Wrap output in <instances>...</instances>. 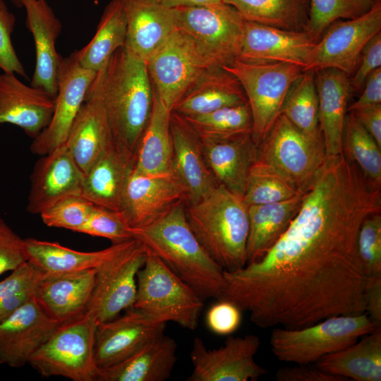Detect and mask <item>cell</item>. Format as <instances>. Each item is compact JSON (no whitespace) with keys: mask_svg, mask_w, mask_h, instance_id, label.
I'll list each match as a JSON object with an SVG mask.
<instances>
[{"mask_svg":"<svg viewBox=\"0 0 381 381\" xmlns=\"http://www.w3.org/2000/svg\"><path fill=\"white\" fill-rule=\"evenodd\" d=\"M89 87L102 102L114 141L134 152L152 107L153 87L146 64L120 48Z\"/></svg>","mask_w":381,"mask_h":381,"instance_id":"obj_1","label":"cell"},{"mask_svg":"<svg viewBox=\"0 0 381 381\" xmlns=\"http://www.w3.org/2000/svg\"><path fill=\"white\" fill-rule=\"evenodd\" d=\"M186 205L173 208L155 223L131 229L133 238L157 256L203 301L218 299L224 286V270L210 256L191 230Z\"/></svg>","mask_w":381,"mask_h":381,"instance_id":"obj_2","label":"cell"},{"mask_svg":"<svg viewBox=\"0 0 381 381\" xmlns=\"http://www.w3.org/2000/svg\"><path fill=\"white\" fill-rule=\"evenodd\" d=\"M188 224L210 256L224 270L247 264L248 206L222 185L200 202L186 205Z\"/></svg>","mask_w":381,"mask_h":381,"instance_id":"obj_3","label":"cell"},{"mask_svg":"<svg viewBox=\"0 0 381 381\" xmlns=\"http://www.w3.org/2000/svg\"><path fill=\"white\" fill-rule=\"evenodd\" d=\"M379 326L364 313L332 316L301 328L276 327L270 338L271 351L281 361L309 365L354 344Z\"/></svg>","mask_w":381,"mask_h":381,"instance_id":"obj_4","label":"cell"},{"mask_svg":"<svg viewBox=\"0 0 381 381\" xmlns=\"http://www.w3.org/2000/svg\"><path fill=\"white\" fill-rule=\"evenodd\" d=\"M203 306L204 301L193 289L147 251L145 262L137 274L133 308L156 321L173 322L194 330Z\"/></svg>","mask_w":381,"mask_h":381,"instance_id":"obj_5","label":"cell"},{"mask_svg":"<svg viewBox=\"0 0 381 381\" xmlns=\"http://www.w3.org/2000/svg\"><path fill=\"white\" fill-rule=\"evenodd\" d=\"M239 81L252 115V138L256 146L281 114L286 95L303 73V68L284 62L236 60L222 67Z\"/></svg>","mask_w":381,"mask_h":381,"instance_id":"obj_6","label":"cell"},{"mask_svg":"<svg viewBox=\"0 0 381 381\" xmlns=\"http://www.w3.org/2000/svg\"><path fill=\"white\" fill-rule=\"evenodd\" d=\"M97 323L86 313L62 322L31 356L28 363L46 377L95 381V337Z\"/></svg>","mask_w":381,"mask_h":381,"instance_id":"obj_7","label":"cell"},{"mask_svg":"<svg viewBox=\"0 0 381 381\" xmlns=\"http://www.w3.org/2000/svg\"><path fill=\"white\" fill-rule=\"evenodd\" d=\"M177 29L189 37L211 66L223 67L237 60L245 19L224 3L176 8Z\"/></svg>","mask_w":381,"mask_h":381,"instance_id":"obj_8","label":"cell"},{"mask_svg":"<svg viewBox=\"0 0 381 381\" xmlns=\"http://www.w3.org/2000/svg\"><path fill=\"white\" fill-rule=\"evenodd\" d=\"M147 250L133 238L97 268L95 287L86 313L98 324L114 319L133 307L137 274L144 265Z\"/></svg>","mask_w":381,"mask_h":381,"instance_id":"obj_9","label":"cell"},{"mask_svg":"<svg viewBox=\"0 0 381 381\" xmlns=\"http://www.w3.org/2000/svg\"><path fill=\"white\" fill-rule=\"evenodd\" d=\"M326 157L322 141L306 135L281 114L257 145L255 159L272 166L304 192Z\"/></svg>","mask_w":381,"mask_h":381,"instance_id":"obj_10","label":"cell"},{"mask_svg":"<svg viewBox=\"0 0 381 381\" xmlns=\"http://www.w3.org/2000/svg\"><path fill=\"white\" fill-rule=\"evenodd\" d=\"M381 30V3L377 0L365 13L332 23L310 52L303 71L339 70L349 77L368 42Z\"/></svg>","mask_w":381,"mask_h":381,"instance_id":"obj_11","label":"cell"},{"mask_svg":"<svg viewBox=\"0 0 381 381\" xmlns=\"http://www.w3.org/2000/svg\"><path fill=\"white\" fill-rule=\"evenodd\" d=\"M146 65L155 92L171 111L200 73L212 66L193 42L178 29Z\"/></svg>","mask_w":381,"mask_h":381,"instance_id":"obj_12","label":"cell"},{"mask_svg":"<svg viewBox=\"0 0 381 381\" xmlns=\"http://www.w3.org/2000/svg\"><path fill=\"white\" fill-rule=\"evenodd\" d=\"M260 344L255 334L229 336L222 346L209 349L195 337L190 351L193 369L186 380L256 381L268 373L255 360Z\"/></svg>","mask_w":381,"mask_h":381,"instance_id":"obj_13","label":"cell"},{"mask_svg":"<svg viewBox=\"0 0 381 381\" xmlns=\"http://www.w3.org/2000/svg\"><path fill=\"white\" fill-rule=\"evenodd\" d=\"M96 73L82 67L72 54L65 58L61 56L54 112L49 124L31 144L33 154L47 155L66 143Z\"/></svg>","mask_w":381,"mask_h":381,"instance_id":"obj_14","label":"cell"},{"mask_svg":"<svg viewBox=\"0 0 381 381\" xmlns=\"http://www.w3.org/2000/svg\"><path fill=\"white\" fill-rule=\"evenodd\" d=\"M187 202L184 188L171 173L147 175L133 169L124 190L121 212L131 229H141Z\"/></svg>","mask_w":381,"mask_h":381,"instance_id":"obj_15","label":"cell"},{"mask_svg":"<svg viewBox=\"0 0 381 381\" xmlns=\"http://www.w3.org/2000/svg\"><path fill=\"white\" fill-rule=\"evenodd\" d=\"M166 323L131 308L121 316L97 325L95 361L97 368L117 364L164 334Z\"/></svg>","mask_w":381,"mask_h":381,"instance_id":"obj_16","label":"cell"},{"mask_svg":"<svg viewBox=\"0 0 381 381\" xmlns=\"http://www.w3.org/2000/svg\"><path fill=\"white\" fill-rule=\"evenodd\" d=\"M61 323L47 315L35 297L0 321V364L20 368Z\"/></svg>","mask_w":381,"mask_h":381,"instance_id":"obj_17","label":"cell"},{"mask_svg":"<svg viewBox=\"0 0 381 381\" xmlns=\"http://www.w3.org/2000/svg\"><path fill=\"white\" fill-rule=\"evenodd\" d=\"M84 174L66 145L59 146L36 162L30 178L27 211L40 214L57 201L83 195Z\"/></svg>","mask_w":381,"mask_h":381,"instance_id":"obj_18","label":"cell"},{"mask_svg":"<svg viewBox=\"0 0 381 381\" xmlns=\"http://www.w3.org/2000/svg\"><path fill=\"white\" fill-rule=\"evenodd\" d=\"M170 131L172 140L171 174L184 188L186 205L195 204L218 186L202 152V141L186 119L171 111Z\"/></svg>","mask_w":381,"mask_h":381,"instance_id":"obj_19","label":"cell"},{"mask_svg":"<svg viewBox=\"0 0 381 381\" xmlns=\"http://www.w3.org/2000/svg\"><path fill=\"white\" fill-rule=\"evenodd\" d=\"M315 43L306 30H286L245 20L237 60L289 63L304 70Z\"/></svg>","mask_w":381,"mask_h":381,"instance_id":"obj_20","label":"cell"},{"mask_svg":"<svg viewBox=\"0 0 381 381\" xmlns=\"http://www.w3.org/2000/svg\"><path fill=\"white\" fill-rule=\"evenodd\" d=\"M25 25L32 35L35 67L30 85L53 98L58 91V72L61 55L56 49L62 24L46 0H23Z\"/></svg>","mask_w":381,"mask_h":381,"instance_id":"obj_21","label":"cell"},{"mask_svg":"<svg viewBox=\"0 0 381 381\" xmlns=\"http://www.w3.org/2000/svg\"><path fill=\"white\" fill-rule=\"evenodd\" d=\"M126 19V51L145 64L177 30L176 8L153 0H121Z\"/></svg>","mask_w":381,"mask_h":381,"instance_id":"obj_22","label":"cell"},{"mask_svg":"<svg viewBox=\"0 0 381 381\" xmlns=\"http://www.w3.org/2000/svg\"><path fill=\"white\" fill-rule=\"evenodd\" d=\"M96 269L43 274L35 299L52 319L60 323L86 313L96 277Z\"/></svg>","mask_w":381,"mask_h":381,"instance_id":"obj_23","label":"cell"},{"mask_svg":"<svg viewBox=\"0 0 381 381\" xmlns=\"http://www.w3.org/2000/svg\"><path fill=\"white\" fill-rule=\"evenodd\" d=\"M54 99L14 73H0V123L15 125L35 138L49 124Z\"/></svg>","mask_w":381,"mask_h":381,"instance_id":"obj_24","label":"cell"},{"mask_svg":"<svg viewBox=\"0 0 381 381\" xmlns=\"http://www.w3.org/2000/svg\"><path fill=\"white\" fill-rule=\"evenodd\" d=\"M114 142L102 102L99 96L88 87L65 145L85 176Z\"/></svg>","mask_w":381,"mask_h":381,"instance_id":"obj_25","label":"cell"},{"mask_svg":"<svg viewBox=\"0 0 381 381\" xmlns=\"http://www.w3.org/2000/svg\"><path fill=\"white\" fill-rule=\"evenodd\" d=\"M134 165V152L114 141L85 174L83 196L96 206L120 212Z\"/></svg>","mask_w":381,"mask_h":381,"instance_id":"obj_26","label":"cell"},{"mask_svg":"<svg viewBox=\"0 0 381 381\" xmlns=\"http://www.w3.org/2000/svg\"><path fill=\"white\" fill-rule=\"evenodd\" d=\"M246 102L238 79L222 67L212 66L200 73L171 111L187 117Z\"/></svg>","mask_w":381,"mask_h":381,"instance_id":"obj_27","label":"cell"},{"mask_svg":"<svg viewBox=\"0 0 381 381\" xmlns=\"http://www.w3.org/2000/svg\"><path fill=\"white\" fill-rule=\"evenodd\" d=\"M318 97L319 125L326 157L342 153L347 104L352 90L349 78L334 68L315 72Z\"/></svg>","mask_w":381,"mask_h":381,"instance_id":"obj_28","label":"cell"},{"mask_svg":"<svg viewBox=\"0 0 381 381\" xmlns=\"http://www.w3.org/2000/svg\"><path fill=\"white\" fill-rule=\"evenodd\" d=\"M201 141L205 161L217 183L243 198L256 156L257 146L251 133Z\"/></svg>","mask_w":381,"mask_h":381,"instance_id":"obj_29","label":"cell"},{"mask_svg":"<svg viewBox=\"0 0 381 381\" xmlns=\"http://www.w3.org/2000/svg\"><path fill=\"white\" fill-rule=\"evenodd\" d=\"M177 344L162 334L114 365L97 368L95 381H164L176 363Z\"/></svg>","mask_w":381,"mask_h":381,"instance_id":"obj_30","label":"cell"},{"mask_svg":"<svg viewBox=\"0 0 381 381\" xmlns=\"http://www.w3.org/2000/svg\"><path fill=\"white\" fill-rule=\"evenodd\" d=\"M171 111L153 89L151 113L134 152L135 171L147 175L171 173Z\"/></svg>","mask_w":381,"mask_h":381,"instance_id":"obj_31","label":"cell"},{"mask_svg":"<svg viewBox=\"0 0 381 381\" xmlns=\"http://www.w3.org/2000/svg\"><path fill=\"white\" fill-rule=\"evenodd\" d=\"M354 344L322 357L315 363L323 371L346 380H381V326Z\"/></svg>","mask_w":381,"mask_h":381,"instance_id":"obj_32","label":"cell"},{"mask_svg":"<svg viewBox=\"0 0 381 381\" xmlns=\"http://www.w3.org/2000/svg\"><path fill=\"white\" fill-rule=\"evenodd\" d=\"M303 193L284 201L248 206L247 263L260 259L286 231L299 210Z\"/></svg>","mask_w":381,"mask_h":381,"instance_id":"obj_33","label":"cell"},{"mask_svg":"<svg viewBox=\"0 0 381 381\" xmlns=\"http://www.w3.org/2000/svg\"><path fill=\"white\" fill-rule=\"evenodd\" d=\"M24 241L28 261L44 273H65L97 268L128 241L91 252L75 250L56 242L32 238H25Z\"/></svg>","mask_w":381,"mask_h":381,"instance_id":"obj_34","label":"cell"},{"mask_svg":"<svg viewBox=\"0 0 381 381\" xmlns=\"http://www.w3.org/2000/svg\"><path fill=\"white\" fill-rule=\"evenodd\" d=\"M126 39V19L122 1L111 0L92 40L72 54L82 67L97 72L117 49L124 47Z\"/></svg>","mask_w":381,"mask_h":381,"instance_id":"obj_35","label":"cell"},{"mask_svg":"<svg viewBox=\"0 0 381 381\" xmlns=\"http://www.w3.org/2000/svg\"><path fill=\"white\" fill-rule=\"evenodd\" d=\"M248 21L291 31H307L310 0H222Z\"/></svg>","mask_w":381,"mask_h":381,"instance_id":"obj_36","label":"cell"},{"mask_svg":"<svg viewBox=\"0 0 381 381\" xmlns=\"http://www.w3.org/2000/svg\"><path fill=\"white\" fill-rule=\"evenodd\" d=\"M281 114L306 135L323 142L319 125L315 72L303 71L294 82L286 95Z\"/></svg>","mask_w":381,"mask_h":381,"instance_id":"obj_37","label":"cell"},{"mask_svg":"<svg viewBox=\"0 0 381 381\" xmlns=\"http://www.w3.org/2000/svg\"><path fill=\"white\" fill-rule=\"evenodd\" d=\"M184 118L201 140L252 133V115L248 102Z\"/></svg>","mask_w":381,"mask_h":381,"instance_id":"obj_38","label":"cell"},{"mask_svg":"<svg viewBox=\"0 0 381 381\" xmlns=\"http://www.w3.org/2000/svg\"><path fill=\"white\" fill-rule=\"evenodd\" d=\"M342 154L358 166L365 178L381 186V147L350 111L345 118Z\"/></svg>","mask_w":381,"mask_h":381,"instance_id":"obj_39","label":"cell"},{"mask_svg":"<svg viewBox=\"0 0 381 381\" xmlns=\"http://www.w3.org/2000/svg\"><path fill=\"white\" fill-rule=\"evenodd\" d=\"M302 193L272 166L255 159L248 173L243 200L247 206L267 204L289 200Z\"/></svg>","mask_w":381,"mask_h":381,"instance_id":"obj_40","label":"cell"},{"mask_svg":"<svg viewBox=\"0 0 381 381\" xmlns=\"http://www.w3.org/2000/svg\"><path fill=\"white\" fill-rule=\"evenodd\" d=\"M43 274L27 260L0 281V321L35 297Z\"/></svg>","mask_w":381,"mask_h":381,"instance_id":"obj_41","label":"cell"},{"mask_svg":"<svg viewBox=\"0 0 381 381\" xmlns=\"http://www.w3.org/2000/svg\"><path fill=\"white\" fill-rule=\"evenodd\" d=\"M377 0H310L307 32L318 42L339 19H353L368 11Z\"/></svg>","mask_w":381,"mask_h":381,"instance_id":"obj_42","label":"cell"},{"mask_svg":"<svg viewBox=\"0 0 381 381\" xmlns=\"http://www.w3.org/2000/svg\"><path fill=\"white\" fill-rule=\"evenodd\" d=\"M95 205L83 195L64 198L40 215L49 227L62 228L77 232L83 225Z\"/></svg>","mask_w":381,"mask_h":381,"instance_id":"obj_43","label":"cell"},{"mask_svg":"<svg viewBox=\"0 0 381 381\" xmlns=\"http://www.w3.org/2000/svg\"><path fill=\"white\" fill-rule=\"evenodd\" d=\"M77 232L107 238L112 244L133 238L131 229L121 211H114L96 205Z\"/></svg>","mask_w":381,"mask_h":381,"instance_id":"obj_44","label":"cell"},{"mask_svg":"<svg viewBox=\"0 0 381 381\" xmlns=\"http://www.w3.org/2000/svg\"><path fill=\"white\" fill-rule=\"evenodd\" d=\"M358 253L368 276L381 274V214L369 215L362 223L357 239Z\"/></svg>","mask_w":381,"mask_h":381,"instance_id":"obj_45","label":"cell"},{"mask_svg":"<svg viewBox=\"0 0 381 381\" xmlns=\"http://www.w3.org/2000/svg\"><path fill=\"white\" fill-rule=\"evenodd\" d=\"M16 20L15 15L9 11L4 0H0V69L2 72L27 78L11 40Z\"/></svg>","mask_w":381,"mask_h":381,"instance_id":"obj_46","label":"cell"},{"mask_svg":"<svg viewBox=\"0 0 381 381\" xmlns=\"http://www.w3.org/2000/svg\"><path fill=\"white\" fill-rule=\"evenodd\" d=\"M26 261L24 239L0 218V275Z\"/></svg>","mask_w":381,"mask_h":381,"instance_id":"obj_47","label":"cell"},{"mask_svg":"<svg viewBox=\"0 0 381 381\" xmlns=\"http://www.w3.org/2000/svg\"><path fill=\"white\" fill-rule=\"evenodd\" d=\"M241 309L231 301L218 300L212 306L206 315L209 329L218 335H230L236 332L241 323Z\"/></svg>","mask_w":381,"mask_h":381,"instance_id":"obj_48","label":"cell"},{"mask_svg":"<svg viewBox=\"0 0 381 381\" xmlns=\"http://www.w3.org/2000/svg\"><path fill=\"white\" fill-rule=\"evenodd\" d=\"M378 68H381V32L375 35L363 49L354 75L349 79L351 89L360 90L368 76Z\"/></svg>","mask_w":381,"mask_h":381,"instance_id":"obj_49","label":"cell"},{"mask_svg":"<svg viewBox=\"0 0 381 381\" xmlns=\"http://www.w3.org/2000/svg\"><path fill=\"white\" fill-rule=\"evenodd\" d=\"M277 381H346V379L329 374L308 365L296 364L292 367L279 369L275 373Z\"/></svg>","mask_w":381,"mask_h":381,"instance_id":"obj_50","label":"cell"},{"mask_svg":"<svg viewBox=\"0 0 381 381\" xmlns=\"http://www.w3.org/2000/svg\"><path fill=\"white\" fill-rule=\"evenodd\" d=\"M365 313L381 324V274L368 276L364 289Z\"/></svg>","mask_w":381,"mask_h":381,"instance_id":"obj_51","label":"cell"},{"mask_svg":"<svg viewBox=\"0 0 381 381\" xmlns=\"http://www.w3.org/2000/svg\"><path fill=\"white\" fill-rule=\"evenodd\" d=\"M350 112L381 147V104L357 108Z\"/></svg>","mask_w":381,"mask_h":381,"instance_id":"obj_52","label":"cell"},{"mask_svg":"<svg viewBox=\"0 0 381 381\" xmlns=\"http://www.w3.org/2000/svg\"><path fill=\"white\" fill-rule=\"evenodd\" d=\"M365 88L359 98L347 108L355 109L381 104V68L373 71L365 81Z\"/></svg>","mask_w":381,"mask_h":381,"instance_id":"obj_53","label":"cell"},{"mask_svg":"<svg viewBox=\"0 0 381 381\" xmlns=\"http://www.w3.org/2000/svg\"><path fill=\"white\" fill-rule=\"evenodd\" d=\"M159 4L171 8H176L183 6L205 5L213 3L222 2V0H153Z\"/></svg>","mask_w":381,"mask_h":381,"instance_id":"obj_54","label":"cell"},{"mask_svg":"<svg viewBox=\"0 0 381 381\" xmlns=\"http://www.w3.org/2000/svg\"><path fill=\"white\" fill-rule=\"evenodd\" d=\"M15 5L18 7H22L23 0H11Z\"/></svg>","mask_w":381,"mask_h":381,"instance_id":"obj_55","label":"cell"}]
</instances>
